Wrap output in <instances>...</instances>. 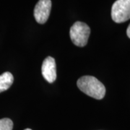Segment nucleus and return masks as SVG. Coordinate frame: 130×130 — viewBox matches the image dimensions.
<instances>
[{"instance_id": "f257e3e1", "label": "nucleus", "mask_w": 130, "mask_h": 130, "mask_svg": "<svg viewBox=\"0 0 130 130\" xmlns=\"http://www.w3.org/2000/svg\"><path fill=\"white\" fill-rule=\"evenodd\" d=\"M77 85L85 94L97 100H101L106 95L104 85L93 76H83L79 78Z\"/></svg>"}, {"instance_id": "f03ea898", "label": "nucleus", "mask_w": 130, "mask_h": 130, "mask_svg": "<svg viewBox=\"0 0 130 130\" xmlns=\"http://www.w3.org/2000/svg\"><path fill=\"white\" fill-rule=\"evenodd\" d=\"M90 34V27L85 23L77 21L73 24L70 30V38L75 46H85Z\"/></svg>"}, {"instance_id": "7ed1b4c3", "label": "nucleus", "mask_w": 130, "mask_h": 130, "mask_svg": "<svg viewBox=\"0 0 130 130\" xmlns=\"http://www.w3.org/2000/svg\"><path fill=\"white\" fill-rule=\"evenodd\" d=\"M112 20L121 23L130 19V0H116L111 8Z\"/></svg>"}, {"instance_id": "20e7f679", "label": "nucleus", "mask_w": 130, "mask_h": 130, "mask_svg": "<svg viewBox=\"0 0 130 130\" xmlns=\"http://www.w3.org/2000/svg\"><path fill=\"white\" fill-rule=\"evenodd\" d=\"M51 9V0H39L34 8V18L39 24H44L48 19Z\"/></svg>"}, {"instance_id": "39448f33", "label": "nucleus", "mask_w": 130, "mask_h": 130, "mask_svg": "<svg viewBox=\"0 0 130 130\" xmlns=\"http://www.w3.org/2000/svg\"><path fill=\"white\" fill-rule=\"evenodd\" d=\"M41 72L44 79L49 83H52L56 80V62L54 58L48 56L44 59L42 64Z\"/></svg>"}, {"instance_id": "423d86ee", "label": "nucleus", "mask_w": 130, "mask_h": 130, "mask_svg": "<svg viewBox=\"0 0 130 130\" xmlns=\"http://www.w3.org/2000/svg\"><path fill=\"white\" fill-rule=\"evenodd\" d=\"M14 81L13 75L9 72H4L0 75V93L8 90Z\"/></svg>"}, {"instance_id": "0eeeda50", "label": "nucleus", "mask_w": 130, "mask_h": 130, "mask_svg": "<svg viewBox=\"0 0 130 130\" xmlns=\"http://www.w3.org/2000/svg\"><path fill=\"white\" fill-rule=\"evenodd\" d=\"M13 122L11 119L5 118L0 119V130H12Z\"/></svg>"}, {"instance_id": "6e6552de", "label": "nucleus", "mask_w": 130, "mask_h": 130, "mask_svg": "<svg viewBox=\"0 0 130 130\" xmlns=\"http://www.w3.org/2000/svg\"><path fill=\"white\" fill-rule=\"evenodd\" d=\"M126 34H127V36L130 38V24L127 28V30H126Z\"/></svg>"}, {"instance_id": "1a4fd4ad", "label": "nucleus", "mask_w": 130, "mask_h": 130, "mask_svg": "<svg viewBox=\"0 0 130 130\" xmlns=\"http://www.w3.org/2000/svg\"><path fill=\"white\" fill-rule=\"evenodd\" d=\"M25 130H32V129H25Z\"/></svg>"}]
</instances>
